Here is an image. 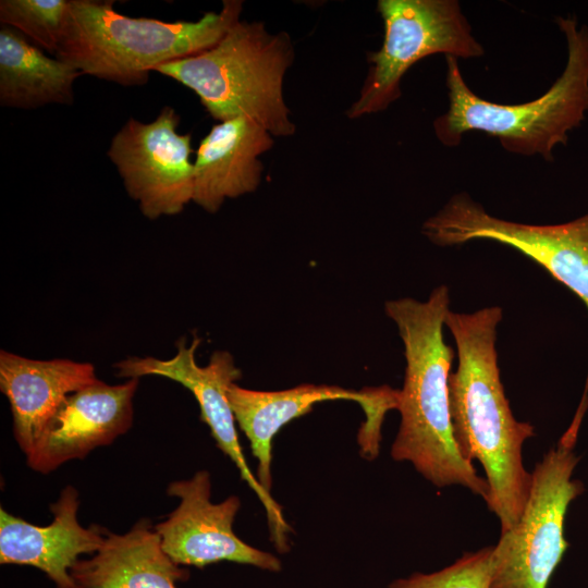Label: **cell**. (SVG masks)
<instances>
[{
    "label": "cell",
    "mask_w": 588,
    "mask_h": 588,
    "mask_svg": "<svg viewBox=\"0 0 588 588\" xmlns=\"http://www.w3.org/2000/svg\"><path fill=\"white\" fill-rule=\"evenodd\" d=\"M501 319L498 306L470 314L449 310L444 326L458 356L448 381L453 438L464 460L481 464L489 487L485 502L503 534L518 523L529 495L531 474L522 450L535 431L515 419L501 382L495 347Z\"/></svg>",
    "instance_id": "1"
},
{
    "label": "cell",
    "mask_w": 588,
    "mask_h": 588,
    "mask_svg": "<svg viewBox=\"0 0 588 588\" xmlns=\"http://www.w3.org/2000/svg\"><path fill=\"white\" fill-rule=\"evenodd\" d=\"M449 305V290L443 284L425 302L405 297L384 305L397 327L406 360L396 400L401 422L391 456L412 463L438 488L460 485L486 500V479L463 458L453 438L448 381L454 352L443 338Z\"/></svg>",
    "instance_id": "2"
},
{
    "label": "cell",
    "mask_w": 588,
    "mask_h": 588,
    "mask_svg": "<svg viewBox=\"0 0 588 588\" xmlns=\"http://www.w3.org/2000/svg\"><path fill=\"white\" fill-rule=\"evenodd\" d=\"M114 1L70 0L65 35L56 53L82 74L124 86L144 85L157 66L200 53L240 21L241 0H224L220 12L197 21L130 17Z\"/></svg>",
    "instance_id": "3"
},
{
    "label": "cell",
    "mask_w": 588,
    "mask_h": 588,
    "mask_svg": "<svg viewBox=\"0 0 588 588\" xmlns=\"http://www.w3.org/2000/svg\"><path fill=\"white\" fill-rule=\"evenodd\" d=\"M567 42L566 65L539 98L518 105H501L477 96L465 83L456 58L445 57L449 108L433 121L437 138L457 146L466 132L497 137L512 154L552 160L558 145H566L568 132L580 125L588 111V27L575 19H558Z\"/></svg>",
    "instance_id": "4"
},
{
    "label": "cell",
    "mask_w": 588,
    "mask_h": 588,
    "mask_svg": "<svg viewBox=\"0 0 588 588\" xmlns=\"http://www.w3.org/2000/svg\"><path fill=\"white\" fill-rule=\"evenodd\" d=\"M293 60L285 32L271 34L262 22L240 20L213 47L154 71L192 89L213 119L249 118L285 137L295 133L283 96Z\"/></svg>",
    "instance_id": "5"
},
{
    "label": "cell",
    "mask_w": 588,
    "mask_h": 588,
    "mask_svg": "<svg viewBox=\"0 0 588 588\" xmlns=\"http://www.w3.org/2000/svg\"><path fill=\"white\" fill-rule=\"evenodd\" d=\"M580 427L567 430L531 473V486L518 523L493 547L489 588H547L568 548L564 536L567 509L584 491L572 476Z\"/></svg>",
    "instance_id": "6"
},
{
    "label": "cell",
    "mask_w": 588,
    "mask_h": 588,
    "mask_svg": "<svg viewBox=\"0 0 588 588\" xmlns=\"http://www.w3.org/2000/svg\"><path fill=\"white\" fill-rule=\"evenodd\" d=\"M378 11L383 42L368 57L359 97L346 112L351 119L383 111L397 100L402 77L426 57L470 59L485 53L456 0H380Z\"/></svg>",
    "instance_id": "7"
},
{
    "label": "cell",
    "mask_w": 588,
    "mask_h": 588,
    "mask_svg": "<svg viewBox=\"0 0 588 588\" xmlns=\"http://www.w3.org/2000/svg\"><path fill=\"white\" fill-rule=\"evenodd\" d=\"M422 233L440 246L479 238L511 246L543 267L588 309V213L561 224L518 223L491 216L462 193L425 221Z\"/></svg>",
    "instance_id": "8"
},
{
    "label": "cell",
    "mask_w": 588,
    "mask_h": 588,
    "mask_svg": "<svg viewBox=\"0 0 588 588\" xmlns=\"http://www.w3.org/2000/svg\"><path fill=\"white\" fill-rule=\"evenodd\" d=\"M199 343L200 339L197 336L189 346L184 340L179 341L177 352L170 359L130 357L115 365L117 376L130 379L161 376L181 383L194 394L200 407V418L208 425L217 446L235 464L241 478L264 505L273 544L279 552H286L290 549L287 535L291 527L279 503L260 486L247 465L228 400V389L241 378V369L235 366L233 356L225 351L215 352L207 366H199L196 362Z\"/></svg>",
    "instance_id": "9"
},
{
    "label": "cell",
    "mask_w": 588,
    "mask_h": 588,
    "mask_svg": "<svg viewBox=\"0 0 588 588\" xmlns=\"http://www.w3.org/2000/svg\"><path fill=\"white\" fill-rule=\"evenodd\" d=\"M180 117L164 107L149 123L133 118L113 136L107 151L125 191L148 219L180 213L193 201L191 134H180Z\"/></svg>",
    "instance_id": "10"
},
{
    "label": "cell",
    "mask_w": 588,
    "mask_h": 588,
    "mask_svg": "<svg viewBox=\"0 0 588 588\" xmlns=\"http://www.w3.org/2000/svg\"><path fill=\"white\" fill-rule=\"evenodd\" d=\"M167 492L179 498L180 504L155 529L163 550L176 564L205 567L219 561H231L270 572L281 569L277 556L247 544L234 534L233 523L241 501L238 497L230 495L222 502L212 503L207 470L171 482Z\"/></svg>",
    "instance_id": "11"
},
{
    "label": "cell",
    "mask_w": 588,
    "mask_h": 588,
    "mask_svg": "<svg viewBox=\"0 0 588 588\" xmlns=\"http://www.w3.org/2000/svg\"><path fill=\"white\" fill-rule=\"evenodd\" d=\"M138 379L117 385L97 379L70 394L26 455L28 466L48 474L125 433L133 422Z\"/></svg>",
    "instance_id": "12"
},
{
    "label": "cell",
    "mask_w": 588,
    "mask_h": 588,
    "mask_svg": "<svg viewBox=\"0 0 588 588\" xmlns=\"http://www.w3.org/2000/svg\"><path fill=\"white\" fill-rule=\"evenodd\" d=\"M78 493L66 486L50 505L48 526H36L0 509V563L29 565L42 571L56 588H81L71 569L82 554H94L105 539V528L83 527L77 519Z\"/></svg>",
    "instance_id": "13"
},
{
    "label": "cell",
    "mask_w": 588,
    "mask_h": 588,
    "mask_svg": "<svg viewBox=\"0 0 588 588\" xmlns=\"http://www.w3.org/2000/svg\"><path fill=\"white\" fill-rule=\"evenodd\" d=\"M272 146L273 136L253 119L238 117L213 125L194 161L193 201L215 213L226 198L256 191L264 171L260 156Z\"/></svg>",
    "instance_id": "14"
},
{
    "label": "cell",
    "mask_w": 588,
    "mask_h": 588,
    "mask_svg": "<svg viewBox=\"0 0 588 588\" xmlns=\"http://www.w3.org/2000/svg\"><path fill=\"white\" fill-rule=\"evenodd\" d=\"M96 380L89 363L36 360L1 351L0 389L10 403L13 434L25 455L66 397Z\"/></svg>",
    "instance_id": "15"
},
{
    "label": "cell",
    "mask_w": 588,
    "mask_h": 588,
    "mask_svg": "<svg viewBox=\"0 0 588 588\" xmlns=\"http://www.w3.org/2000/svg\"><path fill=\"white\" fill-rule=\"evenodd\" d=\"M226 395L235 420L249 440L253 455L258 460L257 479L270 492L271 443L284 425L304 416L315 404L324 401H356L370 413L383 403L385 392L382 389L356 392L336 385L309 383L281 391H255L233 383Z\"/></svg>",
    "instance_id": "16"
},
{
    "label": "cell",
    "mask_w": 588,
    "mask_h": 588,
    "mask_svg": "<svg viewBox=\"0 0 588 588\" xmlns=\"http://www.w3.org/2000/svg\"><path fill=\"white\" fill-rule=\"evenodd\" d=\"M71 575L81 588H176L188 571L166 553L150 522L140 519L124 535L106 529L98 551L78 560Z\"/></svg>",
    "instance_id": "17"
},
{
    "label": "cell",
    "mask_w": 588,
    "mask_h": 588,
    "mask_svg": "<svg viewBox=\"0 0 588 588\" xmlns=\"http://www.w3.org/2000/svg\"><path fill=\"white\" fill-rule=\"evenodd\" d=\"M82 73L59 58L46 56L20 32L0 29V105L36 109L71 105L73 85Z\"/></svg>",
    "instance_id": "18"
},
{
    "label": "cell",
    "mask_w": 588,
    "mask_h": 588,
    "mask_svg": "<svg viewBox=\"0 0 588 588\" xmlns=\"http://www.w3.org/2000/svg\"><path fill=\"white\" fill-rule=\"evenodd\" d=\"M70 0H1L0 22L56 56L68 27Z\"/></svg>",
    "instance_id": "19"
},
{
    "label": "cell",
    "mask_w": 588,
    "mask_h": 588,
    "mask_svg": "<svg viewBox=\"0 0 588 588\" xmlns=\"http://www.w3.org/2000/svg\"><path fill=\"white\" fill-rule=\"evenodd\" d=\"M493 547L468 552L433 573H415L392 581L388 588H489Z\"/></svg>",
    "instance_id": "20"
}]
</instances>
